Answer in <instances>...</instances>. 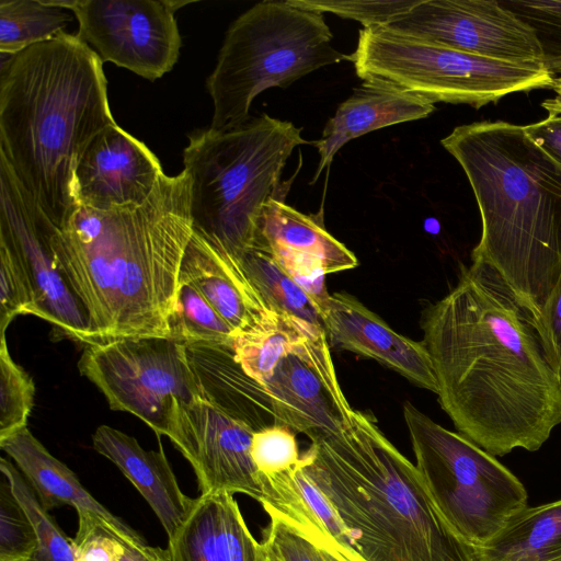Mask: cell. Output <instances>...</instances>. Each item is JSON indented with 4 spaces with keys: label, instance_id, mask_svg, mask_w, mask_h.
<instances>
[{
    "label": "cell",
    "instance_id": "obj_35",
    "mask_svg": "<svg viewBox=\"0 0 561 561\" xmlns=\"http://www.w3.org/2000/svg\"><path fill=\"white\" fill-rule=\"evenodd\" d=\"M2 474V473H1ZM37 548L30 518L7 478L0 483V561H31Z\"/></svg>",
    "mask_w": 561,
    "mask_h": 561
},
{
    "label": "cell",
    "instance_id": "obj_27",
    "mask_svg": "<svg viewBox=\"0 0 561 561\" xmlns=\"http://www.w3.org/2000/svg\"><path fill=\"white\" fill-rule=\"evenodd\" d=\"M239 263L270 309L323 328L322 316L314 301L268 251L253 247L240 257Z\"/></svg>",
    "mask_w": 561,
    "mask_h": 561
},
{
    "label": "cell",
    "instance_id": "obj_2",
    "mask_svg": "<svg viewBox=\"0 0 561 561\" xmlns=\"http://www.w3.org/2000/svg\"><path fill=\"white\" fill-rule=\"evenodd\" d=\"M194 233L190 179L162 174L139 205L77 204L51 231L56 263L83 307L94 343L170 336L182 261Z\"/></svg>",
    "mask_w": 561,
    "mask_h": 561
},
{
    "label": "cell",
    "instance_id": "obj_34",
    "mask_svg": "<svg viewBox=\"0 0 561 561\" xmlns=\"http://www.w3.org/2000/svg\"><path fill=\"white\" fill-rule=\"evenodd\" d=\"M501 3L530 27L542 54V65L561 73V0H503Z\"/></svg>",
    "mask_w": 561,
    "mask_h": 561
},
{
    "label": "cell",
    "instance_id": "obj_43",
    "mask_svg": "<svg viewBox=\"0 0 561 561\" xmlns=\"http://www.w3.org/2000/svg\"><path fill=\"white\" fill-rule=\"evenodd\" d=\"M159 561H171L168 549L160 548Z\"/></svg>",
    "mask_w": 561,
    "mask_h": 561
},
{
    "label": "cell",
    "instance_id": "obj_29",
    "mask_svg": "<svg viewBox=\"0 0 561 561\" xmlns=\"http://www.w3.org/2000/svg\"><path fill=\"white\" fill-rule=\"evenodd\" d=\"M270 523L262 543L279 561H351L320 530L301 525L270 506H263Z\"/></svg>",
    "mask_w": 561,
    "mask_h": 561
},
{
    "label": "cell",
    "instance_id": "obj_28",
    "mask_svg": "<svg viewBox=\"0 0 561 561\" xmlns=\"http://www.w3.org/2000/svg\"><path fill=\"white\" fill-rule=\"evenodd\" d=\"M72 18L51 0L0 1V53L13 56L65 33Z\"/></svg>",
    "mask_w": 561,
    "mask_h": 561
},
{
    "label": "cell",
    "instance_id": "obj_26",
    "mask_svg": "<svg viewBox=\"0 0 561 561\" xmlns=\"http://www.w3.org/2000/svg\"><path fill=\"white\" fill-rule=\"evenodd\" d=\"M317 329L323 328L272 311L233 333L234 357L242 369L262 385L277 362Z\"/></svg>",
    "mask_w": 561,
    "mask_h": 561
},
{
    "label": "cell",
    "instance_id": "obj_3",
    "mask_svg": "<svg viewBox=\"0 0 561 561\" xmlns=\"http://www.w3.org/2000/svg\"><path fill=\"white\" fill-rule=\"evenodd\" d=\"M114 124L103 61L77 34L2 59L0 156L58 227L77 206L80 157Z\"/></svg>",
    "mask_w": 561,
    "mask_h": 561
},
{
    "label": "cell",
    "instance_id": "obj_23",
    "mask_svg": "<svg viewBox=\"0 0 561 561\" xmlns=\"http://www.w3.org/2000/svg\"><path fill=\"white\" fill-rule=\"evenodd\" d=\"M180 278L204 296L233 333L275 311L253 288L240 263L218 252L196 232L186 248Z\"/></svg>",
    "mask_w": 561,
    "mask_h": 561
},
{
    "label": "cell",
    "instance_id": "obj_21",
    "mask_svg": "<svg viewBox=\"0 0 561 561\" xmlns=\"http://www.w3.org/2000/svg\"><path fill=\"white\" fill-rule=\"evenodd\" d=\"M92 445L131 482L171 538L188 515L194 499L182 492L163 449L146 450L134 437L107 425L96 428Z\"/></svg>",
    "mask_w": 561,
    "mask_h": 561
},
{
    "label": "cell",
    "instance_id": "obj_16",
    "mask_svg": "<svg viewBox=\"0 0 561 561\" xmlns=\"http://www.w3.org/2000/svg\"><path fill=\"white\" fill-rule=\"evenodd\" d=\"M253 247L274 256L314 301L321 316L330 297L324 277L358 265L355 254L329 233L320 219L275 198L262 208Z\"/></svg>",
    "mask_w": 561,
    "mask_h": 561
},
{
    "label": "cell",
    "instance_id": "obj_19",
    "mask_svg": "<svg viewBox=\"0 0 561 561\" xmlns=\"http://www.w3.org/2000/svg\"><path fill=\"white\" fill-rule=\"evenodd\" d=\"M171 561H262L264 547L251 534L233 494L201 493L168 539Z\"/></svg>",
    "mask_w": 561,
    "mask_h": 561
},
{
    "label": "cell",
    "instance_id": "obj_30",
    "mask_svg": "<svg viewBox=\"0 0 561 561\" xmlns=\"http://www.w3.org/2000/svg\"><path fill=\"white\" fill-rule=\"evenodd\" d=\"M77 514L75 561H131L137 543L142 540L140 535L93 511L81 510Z\"/></svg>",
    "mask_w": 561,
    "mask_h": 561
},
{
    "label": "cell",
    "instance_id": "obj_13",
    "mask_svg": "<svg viewBox=\"0 0 561 561\" xmlns=\"http://www.w3.org/2000/svg\"><path fill=\"white\" fill-rule=\"evenodd\" d=\"M253 434L206 397L174 400L165 431L192 466L201 493H242L262 504L265 489L251 457Z\"/></svg>",
    "mask_w": 561,
    "mask_h": 561
},
{
    "label": "cell",
    "instance_id": "obj_8",
    "mask_svg": "<svg viewBox=\"0 0 561 561\" xmlns=\"http://www.w3.org/2000/svg\"><path fill=\"white\" fill-rule=\"evenodd\" d=\"M403 417L416 468L437 510L476 550L527 506V491L495 456L407 401Z\"/></svg>",
    "mask_w": 561,
    "mask_h": 561
},
{
    "label": "cell",
    "instance_id": "obj_4",
    "mask_svg": "<svg viewBox=\"0 0 561 561\" xmlns=\"http://www.w3.org/2000/svg\"><path fill=\"white\" fill-rule=\"evenodd\" d=\"M440 142L480 210L471 259L492 266L536 319L561 277V164L503 121L457 126Z\"/></svg>",
    "mask_w": 561,
    "mask_h": 561
},
{
    "label": "cell",
    "instance_id": "obj_12",
    "mask_svg": "<svg viewBox=\"0 0 561 561\" xmlns=\"http://www.w3.org/2000/svg\"><path fill=\"white\" fill-rule=\"evenodd\" d=\"M54 225L0 156V241L12 251L32 286L36 317L60 336L90 345L88 316L55 260Z\"/></svg>",
    "mask_w": 561,
    "mask_h": 561
},
{
    "label": "cell",
    "instance_id": "obj_36",
    "mask_svg": "<svg viewBox=\"0 0 561 561\" xmlns=\"http://www.w3.org/2000/svg\"><path fill=\"white\" fill-rule=\"evenodd\" d=\"M20 314L37 316L34 293L16 257L0 241V336Z\"/></svg>",
    "mask_w": 561,
    "mask_h": 561
},
{
    "label": "cell",
    "instance_id": "obj_39",
    "mask_svg": "<svg viewBox=\"0 0 561 561\" xmlns=\"http://www.w3.org/2000/svg\"><path fill=\"white\" fill-rule=\"evenodd\" d=\"M535 322L548 357L561 376V277Z\"/></svg>",
    "mask_w": 561,
    "mask_h": 561
},
{
    "label": "cell",
    "instance_id": "obj_25",
    "mask_svg": "<svg viewBox=\"0 0 561 561\" xmlns=\"http://www.w3.org/2000/svg\"><path fill=\"white\" fill-rule=\"evenodd\" d=\"M473 552L477 561H561V499L526 506Z\"/></svg>",
    "mask_w": 561,
    "mask_h": 561
},
{
    "label": "cell",
    "instance_id": "obj_22",
    "mask_svg": "<svg viewBox=\"0 0 561 561\" xmlns=\"http://www.w3.org/2000/svg\"><path fill=\"white\" fill-rule=\"evenodd\" d=\"M187 354L205 397L254 432L280 425L272 398L234 357L232 343H194Z\"/></svg>",
    "mask_w": 561,
    "mask_h": 561
},
{
    "label": "cell",
    "instance_id": "obj_33",
    "mask_svg": "<svg viewBox=\"0 0 561 561\" xmlns=\"http://www.w3.org/2000/svg\"><path fill=\"white\" fill-rule=\"evenodd\" d=\"M35 385L11 357L5 335L0 336V440L27 427Z\"/></svg>",
    "mask_w": 561,
    "mask_h": 561
},
{
    "label": "cell",
    "instance_id": "obj_1",
    "mask_svg": "<svg viewBox=\"0 0 561 561\" xmlns=\"http://www.w3.org/2000/svg\"><path fill=\"white\" fill-rule=\"evenodd\" d=\"M442 409L493 456L538 450L561 423V376L533 313L489 264L472 260L422 320Z\"/></svg>",
    "mask_w": 561,
    "mask_h": 561
},
{
    "label": "cell",
    "instance_id": "obj_17",
    "mask_svg": "<svg viewBox=\"0 0 561 561\" xmlns=\"http://www.w3.org/2000/svg\"><path fill=\"white\" fill-rule=\"evenodd\" d=\"M163 174L159 159L117 124L88 145L75 171L77 204L98 210L139 205Z\"/></svg>",
    "mask_w": 561,
    "mask_h": 561
},
{
    "label": "cell",
    "instance_id": "obj_42",
    "mask_svg": "<svg viewBox=\"0 0 561 561\" xmlns=\"http://www.w3.org/2000/svg\"><path fill=\"white\" fill-rule=\"evenodd\" d=\"M263 545V543H262ZM264 547V546H263ZM262 561H279L271 551L264 547V553Z\"/></svg>",
    "mask_w": 561,
    "mask_h": 561
},
{
    "label": "cell",
    "instance_id": "obj_5",
    "mask_svg": "<svg viewBox=\"0 0 561 561\" xmlns=\"http://www.w3.org/2000/svg\"><path fill=\"white\" fill-rule=\"evenodd\" d=\"M300 467L364 561H477L373 415L354 410L343 428L312 439Z\"/></svg>",
    "mask_w": 561,
    "mask_h": 561
},
{
    "label": "cell",
    "instance_id": "obj_31",
    "mask_svg": "<svg viewBox=\"0 0 561 561\" xmlns=\"http://www.w3.org/2000/svg\"><path fill=\"white\" fill-rule=\"evenodd\" d=\"M0 470L33 526L37 548L31 561H75L72 538L64 533L43 506L20 470L3 457Z\"/></svg>",
    "mask_w": 561,
    "mask_h": 561
},
{
    "label": "cell",
    "instance_id": "obj_11",
    "mask_svg": "<svg viewBox=\"0 0 561 561\" xmlns=\"http://www.w3.org/2000/svg\"><path fill=\"white\" fill-rule=\"evenodd\" d=\"M71 10L77 35L102 59L154 81L176 64L182 39L175 12L192 1L51 0Z\"/></svg>",
    "mask_w": 561,
    "mask_h": 561
},
{
    "label": "cell",
    "instance_id": "obj_37",
    "mask_svg": "<svg viewBox=\"0 0 561 561\" xmlns=\"http://www.w3.org/2000/svg\"><path fill=\"white\" fill-rule=\"evenodd\" d=\"M293 4L360 22L364 28L385 26L411 10L420 0H289Z\"/></svg>",
    "mask_w": 561,
    "mask_h": 561
},
{
    "label": "cell",
    "instance_id": "obj_41",
    "mask_svg": "<svg viewBox=\"0 0 561 561\" xmlns=\"http://www.w3.org/2000/svg\"><path fill=\"white\" fill-rule=\"evenodd\" d=\"M554 91L556 96L547 99L541 103V106L548 113H560L561 114V77L554 78V82L551 87Z\"/></svg>",
    "mask_w": 561,
    "mask_h": 561
},
{
    "label": "cell",
    "instance_id": "obj_38",
    "mask_svg": "<svg viewBox=\"0 0 561 561\" xmlns=\"http://www.w3.org/2000/svg\"><path fill=\"white\" fill-rule=\"evenodd\" d=\"M251 457L263 480L291 470L301 456L295 433L287 426L274 425L254 432Z\"/></svg>",
    "mask_w": 561,
    "mask_h": 561
},
{
    "label": "cell",
    "instance_id": "obj_18",
    "mask_svg": "<svg viewBox=\"0 0 561 561\" xmlns=\"http://www.w3.org/2000/svg\"><path fill=\"white\" fill-rule=\"evenodd\" d=\"M322 320L331 346L374 358L437 393L433 364L423 342L399 334L353 296L331 294Z\"/></svg>",
    "mask_w": 561,
    "mask_h": 561
},
{
    "label": "cell",
    "instance_id": "obj_9",
    "mask_svg": "<svg viewBox=\"0 0 561 561\" xmlns=\"http://www.w3.org/2000/svg\"><path fill=\"white\" fill-rule=\"evenodd\" d=\"M359 78H379L434 104L446 102L479 108L514 92L551 88L554 77L540 62L482 57L391 32L362 28L348 56Z\"/></svg>",
    "mask_w": 561,
    "mask_h": 561
},
{
    "label": "cell",
    "instance_id": "obj_24",
    "mask_svg": "<svg viewBox=\"0 0 561 561\" xmlns=\"http://www.w3.org/2000/svg\"><path fill=\"white\" fill-rule=\"evenodd\" d=\"M0 447L14 461L47 511L69 505L77 512L89 510L114 523L125 524L94 499L76 473L54 457L27 427L0 440Z\"/></svg>",
    "mask_w": 561,
    "mask_h": 561
},
{
    "label": "cell",
    "instance_id": "obj_20",
    "mask_svg": "<svg viewBox=\"0 0 561 561\" xmlns=\"http://www.w3.org/2000/svg\"><path fill=\"white\" fill-rule=\"evenodd\" d=\"M434 111L432 101L390 81L363 79L327 122L322 137L312 142L320 156L312 183L350 140L386 126L427 117Z\"/></svg>",
    "mask_w": 561,
    "mask_h": 561
},
{
    "label": "cell",
    "instance_id": "obj_15",
    "mask_svg": "<svg viewBox=\"0 0 561 561\" xmlns=\"http://www.w3.org/2000/svg\"><path fill=\"white\" fill-rule=\"evenodd\" d=\"M262 386L280 425L311 440L343 428L354 411L337 381L324 329L291 347Z\"/></svg>",
    "mask_w": 561,
    "mask_h": 561
},
{
    "label": "cell",
    "instance_id": "obj_7",
    "mask_svg": "<svg viewBox=\"0 0 561 561\" xmlns=\"http://www.w3.org/2000/svg\"><path fill=\"white\" fill-rule=\"evenodd\" d=\"M323 13L287 1H262L229 26L206 88L214 113L209 128L247 122L253 100L270 88L285 89L301 77L348 59L332 45Z\"/></svg>",
    "mask_w": 561,
    "mask_h": 561
},
{
    "label": "cell",
    "instance_id": "obj_10",
    "mask_svg": "<svg viewBox=\"0 0 561 561\" xmlns=\"http://www.w3.org/2000/svg\"><path fill=\"white\" fill-rule=\"evenodd\" d=\"M78 367L112 410L136 415L159 436L165 435L174 400L205 397L187 344L171 336H130L85 345Z\"/></svg>",
    "mask_w": 561,
    "mask_h": 561
},
{
    "label": "cell",
    "instance_id": "obj_40",
    "mask_svg": "<svg viewBox=\"0 0 561 561\" xmlns=\"http://www.w3.org/2000/svg\"><path fill=\"white\" fill-rule=\"evenodd\" d=\"M524 127L529 138L561 164V114L549 113L545 119Z\"/></svg>",
    "mask_w": 561,
    "mask_h": 561
},
{
    "label": "cell",
    "instance_id": "obj_14",
    "mask_svg": "<svg viewBox=\"0 0 561 561\" xmlns=\"http://www.w3.org/2000/svg\"><path fill=\"white\" fill-rule=\"evenodd\" d=\"M383 27L482 57L542 64L534 32L496 0H420Z\"/></svg>",
    "mask_w": 561,
    "mask_h": 561
},
{
    "label": "cell",
    "instance_id": "obj_32",
    "mask_svg": "<svg viewBox=\"0 0 561 561\" xmlns=\"http://www.w3.org/2000/svg\"><path fill=\"white\" fill-rule=\"evenodd\" d=\"M170 336L184 343H232L233 330L204 296L180 278Z\"/></svg>",
    "mask_w": 561,
    "mask_h": 561
},
{
    "label": "cell",
    "instance_id": "obj_6",
    "mask_svg": "<svg viewBox=\"0 0 561 561\" xmlns=\"http://www.w3.org/2000/svg\"><path fill=\"white\" fill-rule=\"evenodd\" d=\"M308 144L293 123L262 114L226 129L195 130L183 151L194 232L239 262L253 248L263 206L277 198L282 172Z\"/></svg>",
    "mask_w": 561,
    "mask_h": 561
}]
</instances>
